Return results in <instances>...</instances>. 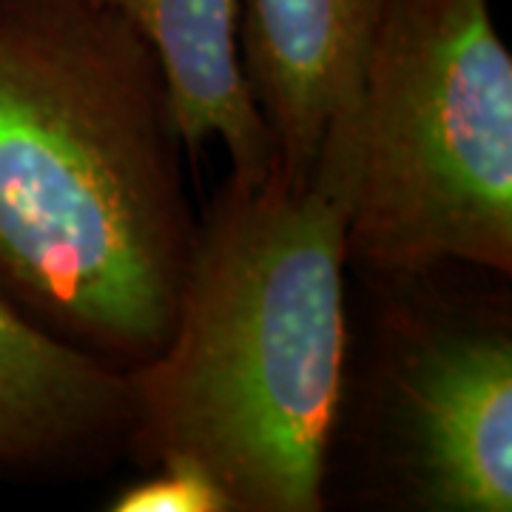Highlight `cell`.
<instances>
[{
  "label": "cell",
  "instance_id": "5b68a950",
  "mask_svg": "<svg viewBox=\"0 0 512 512\" xmlns=\"http://www.w3.org/2000/svg\"><path fill=\"white\" fill-rule=\"evenodd\" d=\"M384 0H239V63L274 137L276 168L305 183L333 123L359 109Z\"/></svg>",
  "mask_w": 512,
  "mask_h": 512
},
{
  "label": "cell",
  "instance_id": "ba28073f",
  "mask_svg": "<svg viewBox=\"0 0 512 512\" xmlns=\"http://www.w3.org/2000/svg\"><path fill=\"white\" fill-rule=\"evenodd\" d=\"M114 512H234L231 498L200 461L188 456L160 458L146 478L111 498Z\"/></svg>",
  "mask_w": 512,
  "mask_h": 512
},
{
  "label": "cell",
  "instance_id": "8992f818",
  "mask_svg": "<svg viewBox=\"0 0 512 512\" xmlns=\"http://www.w3.org/2000/svg\"><path fill=\"white\" fill-rule=\"evenodd\" d=\"M128 370L63 345L0 299V476L89 478L128 456Z\"/></svg>",
  "mask_w": 512,
  "mask_h": 512
},
{
  "label": "cell",
  "instance_id": "3957f363",
  "mask_svg": "<svg viewBox=\"0 0 512 512\" xmlns=\"http://www.w3.org/2000/svg\"><path fill=\"white\" fill-rule=\"evenodd\" d=\"M512 274V57L490 0H384L359 100L348 265Z\"/></svg>",
  "mask_w": 512,
  "mask_h": 512
},
{
  "label": "cell",
  "instance_id": "6da1fadb",
  "mask_svg": "<svg viewBox=\"0 0 512 512\" xmlns=\"http://www.w3.org/2000/svg\"><path fill=\"white\" fill-rule=\"evenodd\" d=\"M160 55L103 0H0V299L120 370L168 345L197 248Z\"/></svg>",
  "mask_w": 512,
  "mask_h": 512
},
{
  "label": "cell",
  "instance_id": "52a82bcc",
  "mask_svg": "<svg viewBox=\"0 0 512 512\" xmlns=\"http://www.w3.org/2000/svg\"><path fill=\"white\" fill-rule=\"evenodd\" d=\"M103 3L131 20L163 60L188 154L217 137L234 177H268L276 148L239 63V0Z\"/></svg>",
  "mask_w": 512,
  "mask_h": 512
},
{
  "label": "cell",
  "instance_id": "7a4b0ae2",
  "mask_svg": "<svg viewBox=\"0 0 512 512\" xmlns=\"http://www.w3.org/2000/svg\"><path fill=\"white\" fill-rule=\"evenodd\" d=\"M359 109L305 183L228 174L200 217L174 333L128 370V458L200 461L234 512H322L348 373Z\"/></svg>",
  "mask_w": 512,
  "mask_h": 512
},
{
  "label": "cell",
  "instance_id": "277c9868",
  "mask_svg": "<svg viewBox=\"0 0 512 512\" xmlns=\"http://www.w3.org/2000/svg\"><path fill=\"white\" fill-rule=\"evenodd\" d=\"M501 276L458 262L359 274L367 350L362 362L348 356L333 447L353 444L367 501L512 510V305Z\"/></svg>",
  "mask_w": 512,
  "mask_h": 512
}]
</instances>
